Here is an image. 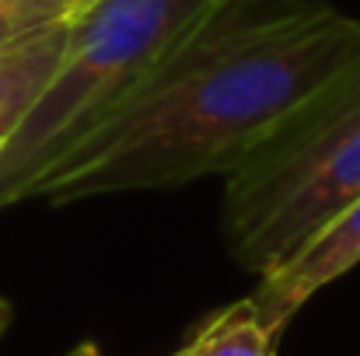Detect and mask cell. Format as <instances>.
Instances as JSON below:
<instances>
[{"label": "cell", "mask_w": 360, "mask_h": 356, "mask_svg": "<svg viewBox=\"0 0 360 356\" xmlns=\"http://www.w3.org/2000/svg\"><path fill=\"white\" fill-rule=\"evenodd\" d=\"M210 4L217 0H95L77 11L53 81L0 150V210L32 199Z\"/></svg>", "instance_id": "3957f363"}, {"label": "cell", "mask_w": 360, "mask_h": 356, "mask_svg": "<svg viewBox=\"0 0 360 356\" xmlns=\"http://www.w3.org/2000/svg\"><path fill=\"white\" fill-rule=\"evenodd\" d=\"M7 325H11V304L0 297V336L7 332Z\"/></svg>", "instance_id": "ba28073f"}, {"label": "cell", "mask_w": 360, "mask_h": 356, "mask_svg": "<svg viewBox=\"0 0 360 356\" xmlns=\"http://www.w3.org/2000/svg\"><path fill=\"white\" fill-rule=\"evenodd\" d=\"M360 46L326 0H217L32 192L56 206L228 175Z\"/></svg>", "instance_id": "6da1fadb"}, {"label": "cell", "mask_w": 360, "mask_h": 356, "mask_svg": "<svg viewBox=\"0 0 360 356\" xmlns=\"http://www.w3.org/2000/svg\"><path fill=\"white\" fill-rule=\"evenodd\" d=\"M276 339L280 336L259 318L255 304L241 297L210 315L182 346V356H276Z\"/></svg>", "instance_id": "8992f818"}, {"label": "cell", "mask_w": 360, "mask_h": 356, "mask_svg": "<svg viewBox=\"0 0 360 356\" xmlns=\"http://www.w3.org/2000/svg\"><path fill=\"white\" fill-rule=\"evenodd\" d=\"M360 262V196L347 203L326 228H319L297 251L283 262L269 265L248 301L255 304L259 318L280 336L287 322L329 283L350 272Z\"/></svg>", "instance_id": "277c9868"}, {"label": "cell", "mask_w": 360, "mask_h": 356, "mask_svg": "<svg viewBox=\"0 0 360 356\" xmlns=\"http://www.w3.org/2000/svg\"><path fill=\"white\" fill-rule=\"evenodd\" d=\"M67 356H98V350L91 346V343H84V346H77V350H70Z\"/></svg>", "instance_id": "9c48e42d"}, {"label": "cell", "mask_w": 360, "mask_h": 356, "mask_svg": "<svg viewBox=\"0 0 360 356\" xmlns=\"http://www.w3.org/2000/svg\"><path fill=\"white\" fill-rule=\"evenodd\" d=\"M360 196V46L224 175L231 255L266 272Z\"/></svg>", "instance_id": "7a4b0ae2"}, {"label": "cell", "mask_w": 360, "mask_h": 356, "mask_svg": "<svg viewBox=\"0 0 360 356\" xmlns=\"http://www.w3.org/2000/svg\"><path fill=\"white\" fill-rule=\"evenodd\" d=\"M74 4H77V11H84V7H91L95 0H74Z\"/></svg>", "instance_id": "30bf717a"}, {"label": "cell", "mask_w": 360, "mask_h": 356, "mask_svg": "<svg viewBox=\"0 0 360 356\" xmlns=\"http://www.w3.org/2000/svg\"><path fill=\"white\" fill-rule=\"evenodd\" d=\"M172 356H182V350H179V353H172Z\"/></svg>", "instance_id": "8fae6325"}, {"label": "cell", "mask_w": 360, "mask_h": 356, "mask_svg": "<svg viewBox=\"0 0 360 356\" xmlns=\"http://www.w3.org/2000/svg\"><path fill=\"white\" fill-rule=\"evenodd\" d=\"M67 32L70 21H56L0 46V150L53 81L67 49Z\"/></svg>", "instance_id": "5b68a950"}, {"label": "cell", "mask_w": 360, "mask_h": 356, "mask_svg": "<svg viewBox=\"0 0 360 356\" xmlns=\"http://www.w3.org/2000/svg\"><path fill=\"white\" fill-rule=\"evenodd\" d=\"M77 14L74 0H0V46Z\"/></svg>", "instance_id": "52a82bcc"}]
</instances>
